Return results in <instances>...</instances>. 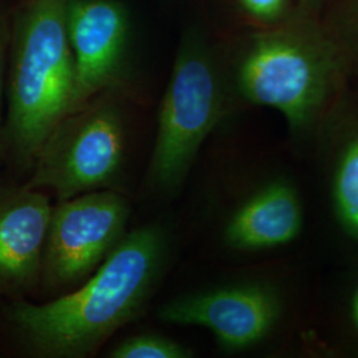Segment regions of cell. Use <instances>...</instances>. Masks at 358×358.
<instances>
[{
	"instance_id": "12",
	"label": "cell",
	"mask_w": 358,
	"mask_h": 358,
	"mask_svg": "<svg viewBox=\"0 0 358 358\" xmlns=\"http://www.w3.org/2000/svg\"><path fill=\"white\" fill-rule=\"evenodd\" d=\"M113 358H189L194 356L189 346L159 334L131 336L110 350Z\"/></svg>"
},
{
	"instance_id": "3",
	"label": "cell",
	"mask_w": 358,
	"mask_h": 358,
	"mask_svg": "<svg viewBox=\"0 0 358 358\" xmlns=\"http://www.w3.org/2000/svg\"><path fill=\"white\" fill-rule=\"evenodd\" d=\"M68 0H26L10 35L6 115L0 146L31 171L55 127L69 113L75 64L66 31Z\"/></svg>"
},
{
	"instance_id": "6",
	"label": "cell",
	"mask_w": 358,
	"mask_h": 358,
	"mask_svg": "<svg viewBox=\"0 0 358 358\" xmlns=\"http://www.w3.org/2000/svg\"><path fill=\"white\" fill-rule=\"evenodd\" d=\"M169 324L202 327L217 345L242 353L284 336L294 316L289 285L272 278H254L185 294L159 308Z\"/></svg>"
},
{
	"instance_id": "15",
	"label": "cell",
	"mask_w": 358,
	"mask_h": 358,
	"mask_svg": "<svg viewBox=\"0 0 358 358\" xmlns=\"http://www.w3.org/2000/svg\"><path fill=\"white\" fill-rule=\"evenodd\" d=\"M8 55H10V35L7 28L0 20V140L4 125L6 115V87H7V72H8ZM1 149V146H0ZM6 157V155H4Z\"/></svg>"
},
{
	"instance_id": "1",
	"label": "cell",
	"mask_w": 358,
	"mask_h": 358,
	"mask_svg": "<svg viewBox=\"0 0 358 358\" xmlns=\"http://www.w3.org/2000/svg\"><path fill=\"white\" fill-rule=\"evenodd\" d=\"M165 234L145 226L125 234L84 284L45 304L16 299L7 317L22 344L38 357H85L133 320L162 268Z\"/></svg>"
},
{
	"instance_id": "11",
	"label": "cell",
	"mask_w": 358,
	"mask_h": 358,
	"mask_svg": "<svg viewBox=\"0 0 358 358\" xmlns=\"http://www.w3.org/2000/svg\"><path fill=\"white\" fill-rule=\"evenodd\" d=\"M315 146L340 232L358 245V115L346 112L344 100L322 124Z\"/></svg>"
},
{
	"instance_id": "4",
	"label": "cell",
	"mask_w": 358,
	"mask_h": 358,
	"mask_svg": "<svg viewBox=\"0 0 358 358\" xmlns=\"http://www.w3.org/2000/svg\"><path fill=\"white\" fill-rule=\"evenodd\" d=\"M229 84L217 53L196 32L179 44L158 115V131L149 165L154 189L182 187L207 137L227 110Z\"/></svg>"
},
{
	"instance_id": "18",
	"label": "cell",
	"mask_w": 358,
	"mask_h": 358,
	"mask_svg": "<svg viewBox=\"0 0 358 358\" xmlns=\"http://www.w3.org/2000/svg\"><path fill=\"white\" fill-rule=\"evenodd\" d=\"M6 161V157H4V153H3V150L0 149V167L3 165V162Z\"/></svg>"
},
{
	"instance_id": "13",
	"label": "cell",
	"mask_w": 358,
	"mask_h": 358,
	"mask_svg": "<svg viewBox=\"0 0 358 358\" xmlns=\"http://www.w3.org/2000/svg\"><path fill=\"white\" fill-rule=\"evenodd\" d=\"M346 279L337 306V332L341 345L358 353V269Z\"/></svg>"
},
{
	"instance_id": "5",
	"label": "cell",
	"mask_w": 358,
	"mask_h": 358,
	"mask_svg": "<svg viewBox=\"0 0 358 358\" xmlns=\"http://www.w3.org/2000/svg\"><path fill=\"white\" fill-rule=\"evenodd\" d=\"M125 124L112 90L65 115L43 143L27 189H50L59 201L109 186L125 155Z\"/></svg>"
},
{
	"instance_id": "10",
	"label": "cell",
	"mask_w": 358,
	"mask_h": 358,
	"mask_svg": "<svg viewBox=\"0 0 358 358\" xmlns=\"http://www.w3.org/2000/svg\"><path fill=\"white\" fill-rule=\"evenodd\" d=\"M52 210L41 190H0V296L19 297L41 282Z\"/></svg>"
},
{
	"instance_id": "17",
	"label": "cell",
	"mask_w": 358,
	"mask_h": 358,
	"mask_svg": "<svg viewBox=\"0 0 358 358\" xmlns=\"http://www.w3.org/2000/svg\"><path fill=\"white\" fill-rule=\"evenodd\" d=\"M324 0H294L297 10L300 8L301 13H309L315 11Z\"/></svg>"
},
{
	"instance_id": "7",
	"label": "cell",
	"mask_w": 358,
	"mask_h": 358,
	"mask_svg": "<svg viewBox=\"0 0 358 358\" xmlns=\"http://www.w3.org/2000/svg\"><path fill=\"white\" fill-rule=\"evenodd\" d=\"M128 202L117 192H90L52 210L41 282L60 289L84 282L124 238Z\"/></svg>"
},
{
	"instance_id": "8",
	"label": "cell",
	"mask_w": 358,
	"mask_h": 358,
	"mask_svg": "<svg viewBox=\"0 0 358 358\" xmlns=\"http://www.w3.org/2000/svg\"><path fill=\"white\" fill-rule=\"evenodd\" d=\"M66 31L75 64L72 113L121 78L130 35L128 8L120 0H68Z\"/></svg>"
},
{
	"instance_id": "2",
	"label": "cell",
	"mask_w": 358,
	"mask_h": 358,
	"mask_svg": "<svg viewBox=\"0 0 358 358\" xmlns=\"http://www.w3.org/2000/svg\"><path fill=\"white\" fill-rule=\"evenodd\" d=\"M353 66L334 32L299 13L244 38L232 81L244 101L276 110L294 141L309 145L344 100Z\"/></svg>"
},
{
	"instance_id": "9",
	"label": "cell",
	"mask_w": 358,
	"mask_h": 358,
	"mask_svg": "<svg viewBox=\"0 0 358 358\" xmlns=\"http://www.w3.org/2000/svg\"><path fill=\"white\" fill-rule=\"evenodd\" d=\"M306 227V206L294 179L275 173L257 182L226 217L222 239L243 254L287 248Z\"/></svg>"
},
{
	"instance_id": "14",
	"label": "cell",
	"mask_w": 358,
	"mask_h": 358,
	"mask_svg": "<svg viewBox=\"0 0 358 358\" xmlns=\"http://www.w3.org/2000/svg\"><path fill=\"white\" fill-rule=\"evenodd\" d=\"M244 13L263 27L276 26L299 13L294 0H238Z\"/></svg>"
},
{
	"instance_id": "16",
	"label": "cell",
	"mask_w": 358,
	"mask_h": 358,
	"mask_svg": "<svg viewBox=\"0 0 358 358\" xmlns=\"http://www.w3.org/2000/svg\"><path fill=\"white\" fill-rule=\"evenodd\" d=\"M344 27L345 32H343V35H337V38L344 44L353 64H356L358 59V0H355L349 7Z\"/></svg>"
}]
</instances>
